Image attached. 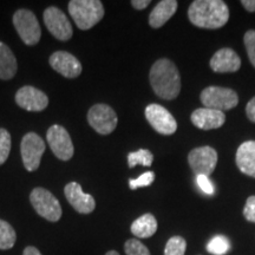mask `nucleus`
<instances>
[{"label":"nucleus","instance_id":"obj_1","mask_svg":"<svg viewBox=\"0 0 255 255\" xmlns=\"http://www.w3.org/2000/svg\"><path fill=\"white\" fill-rule=\"evenodd\" d=\"M188 18L197 27L215 30L227 24L229 8L222 0H195L188 9Z\"/></svg>","mask_w":255,"mask_h":255},{"label":"nucleus","instance_id":"obj_2","mask_svg":"<svg viewBox=\"0 0 255 255\" xmlns=\"http://www.w3.org/2000/svg\"><path fill=\"white\" fill-rule=\"evenodd\" d=\"M152 90L162 100H175L181 91V77L171 60L162 58L154 63L149 73Z\"/></svg>","mask_w":255,"mask_h":255},{"label":"nucleus","instance_id":"obj_3","mask_svg":"<svg viewBox=\"0 0 255 255\" xmlns=\"http://www.w3.org/2000/svg\"><path fill=\"white\" fill-rule=\"evenodd\" d=\"M69 12L81 30H89L104 17V7L100 0H71Z\"/></svg>","mask_w":255,"mask_h":255},{"label":"nucleus","instance_id":"obj_4","mask_svg":"<svg viewBox=\"0 0 255 255\" xmlns=\"http://www.w3.org/2000/svg\"><path fill=\"white\" fill-rule=\"evenodd\" d=\"M31 205L38 215L50 222H57L62 218V207L52 193L44 188H34L30 195Z\"/></svg>","mask_w":255,"mask_h":255},{"label":"nucleus","instance_id":"obj_5","mask_svg":"<svg viewBox=\"0 0 255 255\" xmlns=\"http://www.w3.org/2000/svg\"><path fill=\"white\" fill-rule=\"evenodd\" d=\"M201 102L205 108L213 110H231L239 104V96L232 89L208 87L201 92Z\"/></svg>","mask_w":255,"mask_h":255},{"label":"nucleus","instance_id":"obj_6","mask_svg":"<svg viewBox=\"0 0 255 255\" xmlns=\"http://www.w3.org/2000/svg\"><path fill=\"white\" fill-rule=\"evenodd\" d=\"M13 25L26 45H36L40 40L41 30L33 12L25 8L18 9L13 15Z\"/></svg>","mask_w":255,"mask_h":255},{"label":"nucleus","instance_id":"obj_7","mask_svg":"<svg viewBox=\"0 0 255 255\" xmlns=\"http://www.w3.org/2000/svg\"><path fill=\"white\" fill-rule=\"evenodd\" d=\"M44 151H45V143L37 133L28 132L23 137L20 152L24 167L27 171H34L39 168Z\"/></svg>","mask_w":255,"mask_h":255},{"label":"nucleus","instance_id":"obj_8","mask_svg":"<svg viewBox=\"0 0 255 255\" xmlns=\"http://www.w3.org/2000/svg\"><path fill=\"white\" fill-rule=\"evenodd\" d=\"M88 122L101 135H109L117 127V115L107 104H96L89 110Z\"/></svg>","mask_w":255,"mask_h":255},{"label":"nucleus","instance_id":"obj_9","mask_svg":"<svg viewBox=\"0 0 255 255\" xmlns=\"http://www.w3.org/2000/svg\"><path fill=\"white\" fill-rule=\"evenodd\" d=\"M218 152L212 146H200L193 149L188 155V163L191 170L197 175L209 176L218 164Z\"/></svg>","mask_w":255,"mask_h":255},{"label":"nucleus","instance_id":"obj_10","mask_svg":"<svg viewBox=\"0 0 255 255\" xmlns=\"http://www.w3.org/2000/svg\"><path fill=\"white\" fill-rule=\"evenodd\" d=\"M145 119L161 135H173L177 130V123L174 116L159 104H150L145 108Z\"/></svg>","mask_w":255,"mask_h":255},{"label":"nucleus","instance_id":"obj_11","mask_svg":"<svg viewBox=\"0 0 255 255\" xmlns=\"http://www.w3.org/2000/svg\"><path fill=\"white\" fill-rule=\"evenodd\" d=\"M46 139L49 142V145L53 154L57 158L62 161H69L73 156V148L71 137L69 132L66 131L65 128L60 126H52L47 130Z\"/></svg>","mask_w":255,"mask_h":255},{"label":"nucleus","instance_id":"obj_12","mask_svg":"<svg viewBox=\"0 0 255 255\" xmlns=\"http://www.w3.org/2000/svg\"><path fill=\"white\" fill-rule=\"evenodd\" d=\"M44 23L47 30L58 40L65 41L72 37V26L68 17L58 7H47L44 12Z\"/></svg>","mask_w":255,"mask_h":255},{"label":"nucleus","instance_id":"obj_13","mask_svg":"<svg viewBox=\"0 0 255 255\" xmlns=\"http://www.w3.org/2000/svg\"><path fill=\"white\" fill-rule=\"evenodd\" d=\"M64 194L69 203L75 210L81 214H90L96 208V201L90 194L84 193L82 190L81 184L77 182H70L64 188Z\"/></svg>","mask_w":255,"mask_h":255},{"label":"nucleus","instance_id":"obj_14","mask_svg":"<svg viewBox=\"0 0 255 255\" xmlns=\"http://www.w3.org/2000/svg\"><path fill=\"white\" fill-rule=\"evenodd\" d=\"M15 102L27 111H43L49 105V98L43 91L33 87H23L15 94Z\"/></svg>","mask_w":255,"mask_h":255},{"label":"nucleus","instance_id":"obj_15","mask_svg":"<svg viewBox=\"0 0 255 255\" xmlns=\"http://www.w3.org/2000/svg\"><path fill=\"white\" fill-rule=\"evenodd\" d=\"M50 65L65 78H77L82 73V64L79 60L65 51L53 53L50 57Z\"/></svg>","mask_w":255,"mask_h":255},{"label":"nucleus","instance_id":"obj_16","mask_svg":"<svg viewBox=\"0 0 255 255\" xmlns=\"http://www.w3.org/2000/svg\"><path fill=\"white\" fill-rule=\"evenodd\" d=\"M210 68L216 73L237 72L241 68V59L232 49H221L210 59Z\"/></svg>","mask_w":255,"mask_h":255},{"label":"nucleus","instance_id":"obj_17","mask_svg":"<svg viewBox=\"0 0 255 255\" xmlns=\"http://www.w3.org/2000/svg\"><path fill=\"white\" fill-rule=\"evenodd\" d=\"M191 122L196 128L202 130L218 129L225 124L226 115L219 110L200 108L191 114Z\"/></svg>","mask_w":255,"mask_h":255},{"label":"nucleus","instance_id":"obj_18","mask_svg":"<svg viewBox=\"0 0 255 255\" xmlns=\"http://www.w3.org/2000/svg\"><path fill=\"white\" fill-rule=\"evenodd\" d=\"M235 162L241 173L255 177V141H246L239 146Z\"/></svg>","mask_w":255,"mask_h":255},{"label":"nucleus","instance_id":"obj_19","mask_svg":"<svg viewBox=\"0 0 255 255\" xmlns=\"http://www.w3.org/2000/svg\"><path fill=\"white\" fill-rule=\"evenodd\" d=\"M176 0H162L154 9L150 12L149 15V25L154 28H158L167 23V21L175 14L177 9Z\"/></svg>","mask_w":255,"mask_h":255},{"label":"nucleus","instance_id":"obj_20","mask_svg":"<svg viewBox=\"0 0 255 255\" xmlns=\"http://www.w3.org/2000/svg\"><path fill=\"white\" fill-rule=\"evenodd\" d=\"M17 72V59L11 49L0 41V79H11Z\"/></svg>","mask_w":255,"mask_h":255},{"label":"nucleus","instance_id":"obj_21","mask_svg":"<svg viewBox=\"0 0 255 255\" xmlns=\"http://www.w3.org/2000/svg\"><path fill=\"white\" fill-rule=\"evenodd\" d=\"M131 233L139 239L151 238L157 231V221L152 214H144L132 222Z\"/></svg>","mask_w":255,"mask_h":255},{"label":"nucleus","instance_id":"obj_22","mask_svg":"<svg viewBox=\"0 0 255 255\" xmlns=\"http://www.w3.org/2000/svg\"><path fill=\"white\" fill-rule=\"evenodd\" d=\"M17 240L13 227L8 222L0 220V250H11Z\"/></svg>","mask_w":255,"mask_h":255},{"label":"nucleus","instance_id":"obj_23","mask_svg":"<svg viewBox=\"0 0 255 255\" xmlns=\"http://www.w3.org/2000/svg\"><path fill=\"white\" fill-rule=\"evenodd\" d=\"M152 161H154V156L148 149H139V150L130 152L128 155V164L130 168L136 167L137 164H142L143 167H150Z\"/></svg>","mask_w":255,"mask_h":255},{"label":"nucleus","instance_id":"obj_24","mask_svg":"<svg viewBox=\"0 0 255 255\" xmlns=\"http://www.w3.org/2000/svg\"><path fill=\"white\" fill-rule=\"evenodd\" d=\"M231 250V242L223 235H215L207 245V251L213 255H225Z\"/></svg>","mask_w":255,"mask_h":255},{"label":"nucleus","instance_id":"obj_25","mask_svg":"<svg viewBox=\"0 0 255 255\" xmlns=\"http://www.w3.org/2000/svg\"><path fill=\"white\" fill-rule=\"evenodd\" d=\"M187 250V242L182 237L170 238L165 245L164 255H184Z\"/></svg>","mask_w":255,"mask_h":255},{"label":"nucleus","instance_id":"obj_26","mask_svg":"<svg viewBox=\"0 0 255 255\" xmlns=\"http://www.w3.org/2000/svg\"><path fill=\"white\" fill-rule=\"evenodd\" d=\"M11 151V135L7 130L0 129V165L5 163Z\"/></svg>","mask_w":255,"mask_h":255},{"label":"nucleus","instance_id":"obj_27","mask_svg":"<svg viewBox=\"0 0 255 255\" xmlns=\"http://www.w3.org/2000/svg\"><path fill=\"white\" fill-rule=\"evenodd\" d=\"M124 251L127 255H150L148 248L142 244L139 240L136 239H130L124 245Z\"/></svg>","mask_w":255,"mask_h":255},{"label":"nucleus","instance_id":"obj_28","mask_svg":"<svg viewBox=\"0 0 255 255\" xmlns=\"http://www.w3.org/2000/svg\"><path fill=\"white\" fill-rule=\"evenodd\" d=\"M245 46H246L248 58H250L252 65L255 68V31L250 30L244 36Z\"/></svg>","mask_w":255,"mask_h":255},{"label":"nucleus","instance_id":"obj_29","mask_svg":"<svg viewBox=\"0 0 255 255\" xmlns=\"http://www.w3.org/2000/svg\"><path fill=\"white\" fill-rule=\"evenodd\" d=\"M155 180V174L152 171H148V173L142 174L141 176L136 180H130L129 181V187L130 189L135 190L137 188H141V187H148L154 182Z\"/></svg>","mask_w":255,"mask_h":255},{"label":"nucleus","instance_id":"obj_30","mask_svg":"<svg viewBox=\"0 0 255 255\" xmlns=\"http://www.w3.org/2000/svg\"><path fill=\"white\" fill-rule=\"evenodd\" d=\"M196 182L200 189L205 194H207V195H213V194L215 193V188L213 186L212 181L209 180L208 176H205V175H197Z\"/></svg>","mask_w":255,"mask_h":255},{"label":"nucleus","instance_id":"obj_31","mask_svg":"<svg viewBox=\"0 0 255 255\" xmlns=\"http://www.w3.org/2000/svg\"><path fill=\"white\" fill-rule=\"evenodd\" d=\"M244 216L247 221L255 223V196H250L244 208Z\"/></svg>","mask_w":255,"mask_h":255},{"label":"nucleus","instance_id":"obj_32","mask_svg":"<svg viewBox=\"0 0 255 255\" xmlns=\"http://www.w3.org/2000/svg\"><path fill=\"white\" fill-rule=\"evenodd\" d=\"M246 114L250 121L255 123V97H253L250 102H248L246 107Z\"/></svg>","mask_w":255,"mask_h":255},{"label":"nucleus","instance_id":"obj_33","mask_svg":"<svg viewBox=\"0 0 255 255\" xmlns=\"http://www.w3.org/2000/svg\"><path fill=\"white\" fill-rule=\"evenodd\" d=\"M149 4H150V0H132L131 1L132 7L136 9H144L148 7Z\"/></svg>","mask_w":255,"mask_h":255},{"label":"nucleus","instance_id":"obj_34","mask_svg":"<svg viewBox=\"0 0 255 255\" xmlns=\"http://www.w3.org/2000/svg\"><path fill=\"white\" fill-rule=\"evenodd\" d=\"M241 5L244 6V8L247 9L248 12H252V13L255 12V0H242Z\"/></svg>","mask_w":255,"mask_h":255},{"label":"nucleus","instance_id":"obj_35","mask_svg":"<svg viewBox=\"0 0 255 255\" xmlns=\"http://www.w3.org/2000/svg\"><path fill=\"white\" fill-rule=\"evenodd\" d=\"M23 255H43L40 253L39 251L37 250L36 247H32V246H28L24 250V253Z\"/></svg>","mask_w":255,"mask_h":255},{"label":"nucleus","instance_id":"obj_36","mask_svg":"<svg viewBox=\"0 0 255 255\" xmlns=\"http://www.w3.org/2000/svg\"><path fill=\"white\" fill-rule=\"evenodd\" d=\"M105 255H120V254H119V252H116V251H109Z\"/></svg>","mask_w":255,"mask_h":255}]
</instances>
